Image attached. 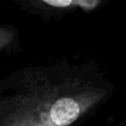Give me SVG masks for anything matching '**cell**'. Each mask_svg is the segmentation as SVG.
<instances>
[{"mask_svg":"<svg viewBox=\"0 0 126 126\" xmlns=\"http://www.w3.org/2000/svg\"><path fill=\"white\" fill-rule=\"evenodd\" d=\"M0 100V126H70L105 95L78 73L34 70Z\"/></svg>","mask_w":126,"mask_h":126,"instance_id":"cell-1","label":"cell"},{"mask_svg":"<svg viewBox=\"0 0 126 126\" xmlns=\"http://www.w3.org/2000/svg\"><path fill=\"white\" fill-rule=\"evenodd\" d=\"M13 39V33L8 28L0 27V50L7 47Z\"/></svg>","mask_w":126,"mask_h":126,"instance_id":"cell-2","label":"cell"},{"mask_svg":"<svg viewBox=\"0 0 126 126\" xmlns=\"http://www.w3.org/2000/svg\"><path fill=\"white\" fill-rule=\"evenodd\" d=\"M43 3L54 7V8H66L71 6L78 7V1H74V0H44Z\"/></svg>","mask_w":126,"mask_h":126,"instance_id":"cell-3","label":"cell"},{"mask_svg":"<svg viewBox=\"0 0 126 126\" xmlns=\"http://www.w3.org/2000/svg\"><path fill=\"white\" fill-rule=\"evenodd\" d=\"M101 2L97 0H78V7L83 9L84 11L94 10Z\"/></svg>","mask_w":126,"mask_h":126,"instance_id":"cell-4","label":"cell"}]
</instances>
